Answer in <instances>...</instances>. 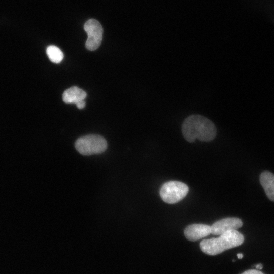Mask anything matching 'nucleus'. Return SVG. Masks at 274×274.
<instances>
[{"label": "nucleus", "mask_w": 274, "mask_h": 274, "mask_svg": "<svg viewBox=\"0 0 274 274\" xmlns=\"http://www.w3.org/2000/svg\"><path fill=\"white\" fill-rule=\"evenodd\" d=\"M182 133L185 139L193 143L196 139L210 142L214 139L217 129L214 123L200 115H192L187 117L182 125Z\"/></svg>", "instance_id": "obj_1"}, {"label": "nucleus", "mask_w": 274, "mask_h": 274, "mask_svg": "<svg viewBox=\"0 0 274 274\" xmlns=\"http://www.w3.org/2000/svg\"><path fill=\"white\" fill-rule=\"evenodd\" d=\"M244 241V236L239 231L232 230L221 234L218 237L202 240L200 243V248L203 253L213 256L238 247Z\"/></svg>", "instance_id": "obj_2"}, {"label": "nucleus", "mask_w": 274, "mask_h": 274, "mask_svg": "<svg viewBox=\"0 0 274 274\" xmlns=\"http://www.w3.org/2000/svg\"><path fill=\"white\" fill-rule=\"evenodd\" d=\"M75 146L82 155H91L105 152L107 148V143L100 135L90 134L78 139Z\"/></svg>", "instance_id": "obj_3"}, {"label": "nucleus", "mask_w": 274, "mask_h": 274, "mask_svg": "<svg viewBox=\"0 0 274 274\" xmlns=\"http://www.w3.org/2000/svg\"><path fill=\"white\" fill-rule=\"evenodd\" d=\"M189 188L185 183L170 181L165 183L160 190V196L165 202L176 203L182 200L187 194Z\"/></svg>", "instance_id": "obj_4"}, {"label": "nucleus", "mask_w": 274, "mask_h": 274, "mask_svg": "<svg viewBox=\"0 0 274 274\" xmlns=\"http://www.w3.org/2000/svg\"><path fill=\"white\" fill-rule=\"evenodd\" d=\"M84 28L88 35L85 43L86 48L90 51L96 50L102 39L103 29L101 25L97 20L91 19L85 23Z\"/></svg>", "instance_id": "obj_5"}, {"label": "nucleus", "mask_w": 274, "mask_h": 274, "mask_svg": "<svg viewBox=\"0 0 274 274\" xmlns=\"http://www.w3.org/2000/svg\"><path fill=\"white\" fill-rule=\"evenodd\" d=\"M242 220L236 217H227L214 223L211 226V234L221 235L232 230H237L242 226Z\"/></svg>", "instance_id": "obj_6"}, {"label": "nucleus", "mask_w": 274, "mask_h": 274, "mask_svg": "<svg viewBox=\"0 0 274 274\" xmlns=\"http://www.w3.org/2000/svg\"><path fill=\"white\" fill-rule=\"evenodd\" d=\"M184 233L189 241H196L211 234V226L202 224H191L185 228Z\"/></svg>", "instance_id": "obj_7"}, {"label": "nucleus", "mask_w": 274, "mask_h": 274, "mask_svg": "<svg viewBox=\"0 0 274 274\" xmlns=\"http://www.w3.org/2000/svg\"><path fill=\"white\" fill-rule=\"evenodd\" d=\"M260 182L269 200L274 201V174L264 171L260 175Z\"/></svg>", "instance_id": "obj_8"}, {"label": "nucleus", "mask_w": 274, "mask_h": 274, "mask_svg": "<svg viewBox=\"0 0 274 274\" xmlns=\"http://www.w3.org/2000/svg\"><path fill=\"white\" fill-rule=\"evenodd\" d=\"M87 96L86 93L77 86H73L65 90L62 94V99L65 103L76 104L79 101L84 100Z\"/></svg>", "instance_id": "obj_9"}, {"label": "nucleus", "mask_w": 274, "mask_h": 274, "mask_svg": "<svg viewBox=\"0 0 274 274\" xmlns=\"http://www.w3.org/2000/svg\"><path fill=\"white\" fill-rule=\"evenodd\" d=\"M47 55L50 60L55 63H59L64 57L62 51L57 47L51 45L46 49Z\"/></svg>", "instance_id": "obj_10"}, {"label": "nucleus", "mask_w": 274, "mask_h": 274, "mask_svg": "<svg viewBox=\"0 0 274 274\" xmlns=\"http://www.w3.org/2000/svg\"><path fill=\"white\" fill-rule=\"evenodd\" d=\"M241 274H263L262 272L256 269H249Z\"/></svg>", "instance_id": "obj_11"}, {"label": "nucleus", "mask_w": 274, "mask_h": 274, "mask_svg": "<svg viewBox=\"0 0 274 274\" xmlns=\"http://www.w3.org/2000/svg\"><path fill=\"white\" fill-rule=\"evenodd\" d=\"M85 104L84 100H82L77 102L76 105L79 109H82L85 107Z\"/></svg>", "instance_id": "obj_12"}, {"label": "nucleus", "mask_w": 274, "mask_h": 274, "mask_svg": "<svg viewBox=\"0 0 274 274\" xmlns=\"http://www.w3.org/2000/svg\"><path fill=\"white\" fill-rule=\"evenodd\" d=\"M254 266L256 267V269H259V270L262 269L263 268V265L261 263L256 264L254 265Z\"/></svg>", "instance_id": "obj_13"}, {"label": "nucleus", "mask_w": 274, "mask_h": 274, "mask_svg": "<svg viewBox=\"0 0 274 274\" xmlns=\"http://www.w3.org/2000/svg\"><path fill=\"white\" fill-rule=\"evenodd\" d=\"M237 256L238 259H242L243 257V254L242 253H238Z\"/></svg>", "instance_id": "obj_14"}, {"label": "nucleus", "mask_w": 274, "mask_h": 274, "mask_svg": "<svg viewBox=\"0 0 274 274\" xmlns=\"http://www.w3.org/2000/svg\"><path fill=\"white\" fill-rule=\"evenodd\" d=\"M232 261H233V262H234V261H235V260H232Z\"/></svg>", "instance_id": "obj_15"}]
</instances>
